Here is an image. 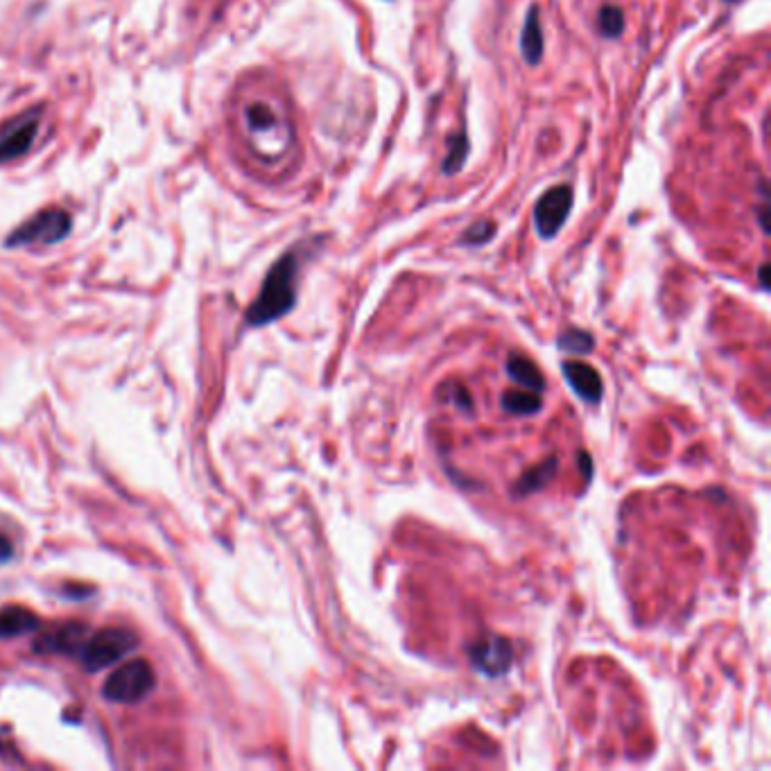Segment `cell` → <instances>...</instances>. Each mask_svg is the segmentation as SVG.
<instances>
[{
  "mask_svg": "<svg viewBox=\"0 0 771 771\" xmlns=\"http://www.w3.org/2000/svg\"><path fill=\"white\" fill-rule=\"evenodd\" d=\"M297 279L299 258L290 251L270 267L261 292L247 310L245 322L254 328H261L288 315L297 306Z\"/></svg>",
  "mask_w": 771,
  "mask_h": 771,
  "instance_id": "6da1fadb",
  "label": "cell"
},
{
  "mask_svg": "<svg viewBox=\"0 0 771 771\" xmlns=\"http://www.w3.org/2000/svg\"><path fill=\"white\" fill-rule=\"evenodd\" d=\"M154 686H157V674H154L152 665L143 661V658H134V661L123 663L109 674V679L102 686V695L116 704H138L147 695H152Z\"/></svg>",
  "mask_w": 771,
  "mask_h": 771,
  "instance_id": "7a4b0ae2",
  "label": "cell"
},
{
  "mask_svg": "<svg viewBox=\"0 0 771 771\" xmlns=\"http://www.w3.org/2000/svg\"><path fill=\"white\" fill-rule=\"evenodd\" d=\"M136 645L138 636L134 631L125 627H107L98 631V634H93L82 645V663L89 672H100L109 665L123 661L132 649H136Z\"/></svg>",
  "mask_w": 771,
  "mask_h": 771,
  "instance_id": "3957f363",
  "label": "cell"
},
{
  "mask_svg": "<svg viewBox=\"0 0 771 771\" xmlns=\"http://www.w3.org/2000/svg\"><path fill=\"white\" fill-rule=\"evenodd\" d=\"M68 233H71V215L64 209H46L16 227L7 238V247L57 245Z\"/></svg>",
  "mask_w": 771,
  "mask_h": 771,
  "instance_id": "277c9868",
  "label": "cell"
},
{
  "mask_svg": "<svg viewBox=\"0 0 771 771\" xmlns=\"http://www.w3.org/2000/svg\"><path fill=\"white\" fill-rule=\"evenodd\" d=\"M245 125L249 136L254 138L256 147L263 145H281L290 141V127L285 125V118L276 111L270 102L256 100L245 109Z\"/></svg>",
  "mask_w": 771,
  "mask_h": 771,
  "instance_id": "5b68a950",
  "label": "cell"
},
{
  "mask_svg": "<svg viewBox=\"0 0 771 771\" xmlns=\"http://www.w3.org/2000/svg\"><path fill=\"white\" fill-rule=\"evenodd\" d=\"M469 661L484 677L498 679L507 674L511 663H514V647L505 636L489 634L473 640L469 647Z\"/></svg>",
  "mask_w": 771,
  "mask_h": 771,
  "instance_id": "8992f818",
  "label": "cell"
},
{
  "mask_svg": "<svg viewBox=\"0 0 771 771\" xmlns=\"http://www.w3.org/2000/svg\"><path fill=\"white\" fill-rule=\"evenodd\" d=\"M573 209V190L570 186H557L543 193L534 209V229L543 240H552L566 224Z\"/></svg>",
  "mask_w": 771,
  "mask_h": 771,
  "instance_id": "52a82bcc",
  "label": "cell"
},
{
  "mask_svg": "<svg viewBox=\"0 0 771 771\" xmlns=\"http://www.w3.org/2000/svg\"><path fill=\"white\" fill-rule=\"evenodd\" d=\"M39 123L41 111L32 109L0 129V163L16 161L30 152L34 138L39 134Z\"/></svg>",
  "mask_w": 771,
  "mask_h": 771,
  "instance_id": "ba28073f",
  "label": "cell"
},
{
  "mask_svg": "<svg viewBox=\"0 0 771 771\" xmlns=\"http://www.w3.org/2000/svg\"><path fill=\"white\" fill-rule=\"evenodd\" d=\"M561 371H563V378H566V383L570 385V389L582 398V401L586 403H593L597 405L602 401L604 396V383L600 374H597V369L586 365V362H579V360H566L561 365Z\"/></svg>",
  "mask_w": 771,
  "mask_h": 771,
  "instance_id": "9c48e42d",
  "label": "cell"
},
{
  "mask_svg": "<svg viewBox=\"0 0 771 771\" xmlns=\"http://www.w3.org/2000/svg\"><path fill=\"white\" fill-rule=\"evenodd\" d=\"M84 638H86L84 625L68 622V625H62L53 631H48V634H43L37 643H34V649L41 654H75L82 649Z\"/></svg>",
  "mask_w": 771,
  "mask_h": 771,
  "instance_id": "30bf717a",
  "label": "cell"
},
{
  "mask_svg": "<svg viewBox=\"0 0 771 771\" xmlns=\"http://www.w3.org/2000/svg\"><path fill=\"white\" fill-rule=\"evenodd\" d=\"M39 627V615L25 609V606H5V609H0V640L32 634Z\"/></svg>",
  "mask_w": 771,
  "mask_h": 771,
  "instance_id": "8fae6325",
  "label": "cell"
},
{
  "mask_svg": "<svg viewBox=\"0 0 771 771\" xmlns=\"http://www.w3.org/2000/svg\"><path fill=\"white\" fill-rule=\"evenodd\" d=\"M557 469H559V459L557 457L543 459L541 464L532 466L530 471H525L521 478H518V482L514 484V487H511V496H514V498H527V496H532V493L545 489V487H548V482H552Z\"/></svg>",
  "mask_w": 771,
  "mask_h": 771,
  "instance_id": "7c38bea8",
  "label": "cell"
},
{
  "mask_svg": "<svg viewBox=\"0 0 771 771\" xmlns=\"http://www.w3.org/2000/svg\"><path fill=\"white\" fill-rule=\"evenodd\" d=\"M543 48H545V41H543L541 12H539V7L532 5L530 12H527V16H525V25H523V32H521V53H523L525 64H530V66L539 64L541 57H543Z\"/></svg>",
  "mask_w": 771,
  "mask_h": 771,
  "instance_id": "4fadbf2b",
  "label": "cell"
},
{
  "mask_svg": "<svg viewBox=\"0 0 771 771\" xmlns=\"http://www.w3.org/2000/svg\"><path fill=\"white\" fill-rule=\"evenodd\" d=\"M507 376L514 380L518 387L530 389V392H536V394L545 392V378L541 374V369L521 353H511L507 358Z\"/></svg>",
  "mask_w": 771,
  "mask_h": 771,
  "instance_id": "5bb4252c",
  "label": "cell"
},
{
  "mask_svg": "<svg viewBox=\"0 0 771 771\" xmlns=\"http://www.w3.org/2000/svg\"><path fill=\"white\" fill-rule=\"evenodd\" d=\"M502 410L507 414H514V417H534L536 412L543 407V394L530 392V389H509V392L502 394L500 398Z\"/></svg>",
  "mask_w": 771,
  "mask_h": 771,
  "instance_id": "9a60e30c",
  "label": "cell"
},
{
  "mask_svg": "<svg viewBox=\"0 0 771 771\" xmlns=\"http://www.w3.org/2000/svg\"><path fill=\"white\" fill-rule=\"evenodd\" d=\"M469 136H466V132H457L448 138V154L444 163H441V170H444V175H455V172H459L464 168V161L466 157H469Z\"/></svg>",
  "mask_w": 771,
  "mask_h": 771,
  "instance_id": "2e32d148",
  "label": "cell"
},
{
  "mask_svg": "<svg viewBox=\"0 0 771 771\" xmlns=\"http://www.w3.org/2000/svg\"><path fill=\"white\" fill-rule=\"evenodd\" d=\"M557 346L563 353L570 355H586L595 349V340L588 331H582V328H568L557 337Z\"/></svg>",
  "mask_w": 771,
  "mask_h": 771,
  "instance_id": "e0dca14e",
  "label": "cell"
},
{
  "mask_svg": "<svg viewBox=\"0 0 771 771\" xmlns=\"http://www.w3.org/2000/svg\"><path fill=\"white\" fill-rule=\"evenodd\" d=\"M597 28H600L602 37L618 39L625 32V14H622L620 7H602L600 16H597Z\"/></svg>",
  "mask_w": 771,
  "mask_h": 771,
  "instance_id": "ac0fdd59",
  "label": "cell"
},
{
  "mask_svg": "<svg viewBox=\"0 0 771 771\" xmlns=\"http://www.w3.org/2000/svg\"><path fill=\"white\" fill-rule=\"evenodd\" d=\"M493 233H496V224L487 222V220H480V222L471 224L469 231L464 233V242L471 247H480V245H484V242H489L493 238Z\"/></svg>",
  "mask_w": 771,
  "mask_h": 771,
  "instance_id": "d6986e66",
  "label": "cell"
},
{
  "mask_svg": "<svg viewBox=\"0 0 771 771\" xmlns=\"http://www.w3.org/2000/svg\"><path fill=\"white\" fill-rule=\"evenodd\" d=\"M12 554H14V545H12V541L7 539V536L0 534V566H3V563L10 561V559H12Z\"/></svg>",
  "mask_w": 771,
  "mask_h": 771,
  "instance_id": "ffe728a7",
  "label": "cell"
},
{
  "mask_svg": "<svg viewBox=\"0 0 771 771\" xmlns=\"http://www.w3.org/2000/svg\"><path fill=\"white\" fill-rule=\"evenodd\" d=\"M455 405L459 407V410H466V412L473 410V401H471V396H469V392H466V389H457Z\"/></svg>",
  "mask_w": 771,
  "mask_h": 771,
  "instance_id": "44dd1931",
  "label": "cell"
},
{
  "mask_svg": "<svg viewBox=\"0 0 771 771\" xmlns=\"http://www.w3.org/2000/svg\"><path fill=\"white\" fill-rule=\"evenodd\" d=\"M579 462H582V464H579V469H582V473H584V480L591 482V478H593V462H591V457H588L586 453H579Z\"/></svg>",
  "mask_w": 771,
  "mask_h": 771,
  "instance_id": "7402d4cb",
  "label": "cell"
},
{
  "mask_svg": "<svg viewBox=\"0 0 771 771\" xmlns=\"http://www.w3.org/2000/svg\"><path fill=\"white\" fill-rule=\"evenodd\" d=\"M760 285H762V290L769 288V283H767V263L760 267Z\"/></svg>",
  "mask_w": 771,
  "mask_h": 771,
  "instance_id": "603a6c76",
  "label": "cell"
},
{
  "mask_svg": "<svg viewBox=\"0 0 771 771\" xmlns=\"http://www.w3.org/2000/svg\"><path fill=\"white\" fill-rule=\"evenodd\" d=\"M726 3H738V0H726Z\"/></svg>",
  "mask_w": 771,
  "mask_h": 771,
  "instance_id": "cb8c5ba5",
  "label": "cell"
}]
</instances>
